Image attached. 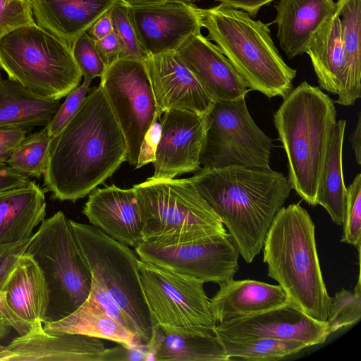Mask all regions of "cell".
I'll list each match as a JSON object with an SVG mask.
<instances>
[{
  "mask_svg": "<svg viewBox=\"0 0 361 361\" xmlns=\"http://www.w3.org/2000/svg\"><path fill=\"white\" fill-rule=\"evenodd\" d=\"M123 133L100 85L85 97L75 116L51 137L43 191L76 202L126 161Z\"/></svg>",
  "mask_w": 361,
  "mask_h": 361,
  "instance_id": "6da1fadb",
  "label": "cell"
},
{
  "mask_svg": "<svg viewBox=\"0 0 361 361\" xmlns=\"http://www.w3.org/2000/svg\"><path fill=\"white\" fill-rule=\"evenodd\" d=\"M226 226L240 255L251 263L262 250L268 229L292 187L271 169L231 166L200 168L189 178Z\"/></svg>",
  "mask_w": 361,
  "mask_h": 361,
  "instance_id": "7a4b0ae2",
  "label": "cell"
},
{
  "mask_svg": "<svg viewBox=\"0 0 361 361\" xmlns=\"http://www.w3.org/2000/svg\"><path fill=\"white\" fill-rule=\"evenodd\" d=\"M262 249L268 276L281 286L290 303L314 319L326 322L331 298L319 262L314 224L299 202L277 212Z\"/></svg>",
  "mask_w": 361,
  "mask_h": 361,
  "instance_id": "3957f363",
  "label": "cell"
},
{
  "mask_svg": "<svg viewBox=\"0 0 361 361\" xmlns=\"http://www.w3.org/2000/svg\"><path fill=\"white\" fill-rule=\"evenodd\" d=\"M193 10L207 38L228 58L250 90L268 98H284L292 90L297 71L282 59L271 37L269 23L222 4Z\"/></svg>",
  "mask_w": 361,
  "mask_h": 361,
  "instance_id": "277c9868",
  "label": "cell"
},
{
  "mask_svg": "<svg viewBox=\"0 0 361 361\" xmlns=\"http://www.w3.org/2000/svg\"><path fill=\"white\" fill-rule=\"evenodd\" d=\"M274 123L286 154L292 189L310 205H317L319 179L336 123L334 101L321 88L303 81L283 98Z\"/></svg>",
  "mask_w": 361,
  "mask_h": 361,
  "instance_id": "5b68a950",
  "label": "cell"
},
{
  "mask_svg": "<svg viewBox=\"0 0 361 361\" xmlns=\"http://www.w3.org/2000/svg\"><path fill=\"white\" fill-rule=\"evenodd\" d=\"M145 242L191 243L226 233L190 178L152 179L134 185Z\"/></svg>",
  "mask_w": 361,
  "mask_h": 361,
  "instance_id": "8992f818",
  "label": "cell"
},
{
  "mask_svg": "<svg viewBox=\"0 0 361 361\" xmlns=\"http://www.w3.org/2000/svg\"><path fill=\"white\" fill-rule=\"evenodd\" d=\"M0 68L35 94L60 100L82 78L71 45L36 23L0 39Z\"/></svg>",
  "mask_w": 361,
  "mask_h": 361,
  "instance_id": "52a82bcc",
  "label": "cell"
},
{
  "mask_svg": "<svg viewBox=\"0 0 361 361\" xmlns=\"http://www.w3.org/2000/svg\"><path fill=\"white\" fill-rule=\"evenodd\" d=\"M26 252L37 261L48 285L46 322L67 317L86 300L91 288V271L71 219L63 212H57L40 224Z\"/></svg>",
  "mask_w": 361,
  "mask_h": 361,
  "instance_id": "ba28073f",
  "label": "cell"
},
{
  "mask_svg": "<svg viewBox=\"0 0 361 361\" xmlns=\"http://www.w3.org/2000/svg\"><path fill=\"white\" fill-rule=\"evenodd\" d=\"M71 224L92 275L112 296L147 346L153 328L140 281V259L128 246L98 228L73 220Z\"/></svg>",
  "mask_w": 361,
  "mask_h": 361,
  "instance_id": "9c48e42d",
  "label": "cell"
},
{
  "mask_svg": "<svg viewBox=\"0 0 361 361\" xmlns=\"http://www.w3.org/2000/svg\"><path fill=\"white\" fill-rule=\"evenodd\" d=\"M204 118L205 135L200 157L202 168L271 169L272 140L255 123L245 97L216 101Z\"/></svg>",
  "mask_w": 361,
  "mask_h": 361,
  "instance_id": "30bf717a",
  "label": "cell"
},
{
  "mask_svg": "<svg viewBox=\"0 0 361 361\" xmlns=\"http://www.w3.org/2000/svg\"><path fill=\"white\" fill-rule=\"evenodd\" d=\"M138 269L152 328L165 331L215 329L216 322L202 281L140 259Z\"/></svg>",
  "mask_w": 361,
  "mask_h": 361,
  "instance_id": "8fae6325",
  "label": "cell"
},
{
  "mask_svg": "<svg viewBox=\"0 0 361 361\" xmlns=\"http://www.w3.org/2000/svg\"><path fill=\"white\" fill-rule=\"evenodd\" d=\"M100 78L99 85L127 143L126 161L135 166L145 134L161 118L144 63L118 59Z\"/></svg>",
  "mask_w": 361,
  "mask_h": 361,
  "instance_id": "7c38bea8",
  "label": "cell"
},
{
  "mask_svg": "<svg viewBox=\"0 0 361 361\" xmlns=\"http://www.w3.org/2000/svg\"><path fill=\"white\" fill-rule=\"evenodd\" d=\"M140 260L203 283L219 285L238 271L239 252L228 232L185 244L157 245L142 241L135 247Z\"/></svg>",
  "mask_w": 361,
  "mask_h": 361,
  "instance_id": "4fadbf2b",
  "label": "cell"
},
{
  "mask_svg": "<svg viewBox=\"0 0 361 361\" xmlns=\"http://www.w3.org/2000/svg\"><path fill=\"white\" fill-rule=\"evenodd\" d=\"M159 120L161 134L150 178H174L198 171L205 135L204 116L190 111L170 109Z\"/></svg>",
  "mask_w": 361,
  "mask_h": 361,
  "instance_id": "5bb4252c",
  "label": "cell"
},
{
  "mask_svg": "<svg viewBox=\"0 0 361 361\" xmlns=\"http://www.w3.org/2000/svg\"><path fill=\"white\" fill-rule=\"evenodd\" d=\"M143 63L160 118L170 109L208 113L214 102L176 52L149 55Z\"/></svg>",
  "mask_w": 361,
  "mask_h": 361,
  "instance_id": "9a60e30c",
  "label": "cell"
},
{
  "mask_svg": "<svg viewBox=\"0 0 361 361\" xmlns=\"http://www.w3.org/2000/svg\"><path fill=\"white\" fill-rule=\"evenodd\" d=\"M194 5L128 4L139 40L148 55L176 52L190 37L201 32Z\"/></svg>",
  "mask_w": 361,
  "mask_h": 361,
  "instance_id": "2e32d148",
  "label": "cell"
},
{
  "mask_svg": "<svg viewBox=\"0 0 361 361\" xmlns=\"http://www.w3.org/2000/svg\"><path fill=\"white\" fill-rule=\"evenodd\" d=\"M215 329L219 337L295 340L308 347L322 344L329 336L325 322L314 319L290 302L255 315L216 324Z\"/></svg>",
  "mask_w": 361,
  "mask_h": 361,
  "instance_id": "e0dca14e",
  "label": "cell"
},
{
  "mask_svg": "<svg viewBox=\"0 0 361 361\" xmlns=\"http://www.w3.org/2000/svg\"><path fill=\"white\" fill-rule=\"evenodd\" d=\"M176 53L214 102L245 97L250 91L228 58L201 32L190 37Z\"/></svg>",
  "mask_w": 361,
  "mask_h": 361,
  "instance_id": "ac0fdd59",
  "label": "cell"
},
{
  "mask_svg": "<svg viewBox=\"0 0 361 361\" xmlns=\"http://www.w3.org/2000/svg\"><path fill=\"white\" fill-rule=\"evenodd\" d=\"M82 214L90 223L109 236L128 247L143 240V224L133 188L115 185L96 188L89 195Z\"/></svg>",
  "mask_w": 361,
  "mask_h": 361,
  "instance_id": "d6986e66",
  "label": "cell"
},
{
  "mask_svg": "<svg viewBox=\"0 0 361 361\" xmlns=\"http://www.w3.org/2000/svg\"><path fill=\"white\" fill-rule=\"evenodd\" d=\"M7 361H100L106 349L100 338L78 334H50L31 327L6 345Z\"/></svg>",
  "mask_w": 361,
  "mask_h": 361,
  "instance_id": "ffe728a7",
  "label": "cell"
},
{
  "mask_svg": "<svg viewBox=\"0 0 361 361\" xmlns=\"http://www.w3.org/2000/svg\"><path fill=\"white\" fill-rule=\"evenodd\" d=\"M219 286L209 300L210 310L216 324L255 315L290 302L280 285L232 279Z\"/></svg>",
  "mask_w": 361,
  "mask_h": 361,
  "instance_id": "44dd1931",
  "label": "cell"
},
{
  "mask_svg": "<svg viewBox=\"0 0 361 361\" xmlns=\"http://www.w3.org/2000/svg\"><path fill=\"white\" fill-rule=\"evenodd\" d=\"M279 46L288 59L306 53L307 46L325 20L336 9L334 0H279L273 6Z\"/></svg>",
  "mask_w": 361,
  "mask_h": 361,
  "instance_id": "7402d4cb",
  "label": "cell"
},
{
  "mask_svg": "<svg viewBox=\"0 0 361 361\" xmlns=\"http://www.w3.org/2000/svg\"><path fill=\"white\" fill-rule=\"evenodd\" d=\"M120 0H30L35 23L71 45Z\"/></svg>",
  "mask_w": 361,
  "mask_h": 361,
  "instance_id": "603a6c76",
  "label": "cell"
},
{
  "mask_svg": "<svg viewBox=\"0 0 361 361\" xmlns=\"http://www.w3.org/2000/svg\"><path fill=\"white\" fill-rule=\"evenodd\" d=\"M4 291L12 310L31 327L46 322L49 288L32 255L25 252L9 275Z\"/></svg>",
  "mask_w": 361,
  "mask_h": 361,
  "instance_id": "cb8c5ba5",
  "label": "cell"
},
{
  "mask_svg": "<svg viewBox=\"0 0 361 361\" xmlns=\"http://www.w3.org/2000/svg\"><path fill=\"white\" fill-rule=\"evenodd\" d=\"M46 207L44 192L33 181L0 195V252L30 238Z\"/></svg>",
  "mask_w": 361,
  "mask_h": 361,
  "instance_id": "d4e9b609",
  "label": "cell"
},
{
  "mask_svg": "<svg viewBox=\"0 0 361 361\" xmlns=\"http://www.w3.org/2000/svg\"><path fill=\"white\" fill-rule=\"evenodd\" d=\"M146 347L151 359L157 361L229 360L216 329L165 331L156 326Z\"/></svg>",
  "mask_w": 361,
  "mask_h": 361,
  "instance_id": "484cf974",
  "label": "cell"
},
{
  "mask_svg": "<svg viewBox=\"0 0 361 361\" xmlns=\"http://www.w3.org/2000/svg\"><path fill=\"white\" fill-rule=\"evenodd\" d=\"M306 54L312 61L319 87L338 96L343 89L347 63L336 9L315 32Z\"/></svg>",
  "mask_w": 361,
  "mask_h": 361,
  "instance_id": "4316f807",
  "label": "cell"
},
{
  "mask_svg": "<svg viewBox=\"0 0 361 361\" xmlns=\"http://www.w3.org/2000/svg\"><path fill=\"white\" fill-rule=\"evenodd\" d=\"M59 100L35 94L0 75V128L27 130L46 126L59 109Z\"/></svg>",
  "mask_w": 361,
  "mask_h": 361,
  "instance_id": "83f0119b",
  "label": "cell"
},
{
  "mask_svg": "<svg viewBox=\"0 0 361 361\" xmlns=\"http://www.w3.org/2000/svg\"><path fill=\"white\" fill-rule=\"evenodd\" d=\"M43 328L50 334H78L129 348L145 346L137 334L109 317L90 297L73 312L59 320L44 323Z\"/></svg>",
  "mask_w": 361,
  "mask_h": 361,
  "instance_id": "f1b7e54d",
  "label": "cell"
},
{
  "mask_svg": "<svg viewBox=\"0 0 361 361\" xmlns=\"http://www.w3.org/2000/svg\"><path fill=\"white\" fill-rule=\"evenodd\" d=\"M346 121H336L332 128L321 171L316 197L337 225H342L347 188L343 176V145Z\"/></svg>",
  "mask_w": 361,
  "mask_h": 361,
  "instance_id": "f546056e",
  "label": "cell"
},
{
  "mask_svg": "<svg viewBox=\"0 0 361 361\" xmlns=\"http://www.w3.org/2000/svg\"><path fill=\"white\" fill-rule=\"evenodd\" d=\"M336 4L347 72L342 91L334 102L350 106L361 97V0H337Z\"/></svg>",
  "mask_w": 361,
  "mask_h": 361,
  "instance_id": "4dcf8cb0",
  "label": "cell"
},
{
  "mask_svg": "<svg viewBox=\"0 0 361 361\" xmlns=\"http://www.w3.org/2000/svg\"><path fill=\"white\" fill-rule=\"evenodd\" d=\"M229 360L269 361L282 359L308 348L304 342L267 337H219Z\"/></svg>",
  "mask_w": 361,
  "mask_h": 361,
  "instance_id": "1f68e13d",
  "label": "cell"
},
{
  "mask_svg": "<svg viewBox=\"0 0 361 361\" xmlns=\"http://www.w3.org/2000/svg\"><path fill=\"white\" fill-rule=\"evenodd\" d=\"M51 140L45 127L29 135L14 149L6 164L28 177L39 178L47 166Z\"/></svg>",
  "mask_w": 361,
  "mask_h": 361,
  "instance_id": "d6a6232c",
  "label": "cell"
},
{
  "mask_svg": "<svg viewBox=\"0 0 361 361\" xmlns=\"http://www.w3.org/2000/svg\"><path fill=\"white\" fill-rule=\"evenodd\" d=\"M361 318V286L360 274L354 292L341 289L331 298L326 331L330 336L336 331L357 323Z\"/></svg>",
  "mask_w": 361,
  "mask_h": 361,
  "instance_id": "836d02e7",
  "label": "cell"
},
{
  "mask_svg": "<svg viewBox=\"0 0 361 361\" xmlns=\"http://www.w3.org/2000/svg\"><path fill=\"white\" fill-rule=\"evenodd\" d=\"M114 30L122 44L119 59H129L144 61L149 56L142 47L132 22L128 4L118 1L109 10Z\"/></svg>",
  "mask_w": 361,
  "mask_h": 361,
  "instance_id": "e575fe53",
  "label": "cell"
},
{
  "mask_svg": "<svg viewBox=\"0 0 361 361\" xmlns=\"http://www.w3.org/2000/svg\"><path fill=\"white\" fill-rule=\"evenodd\" d=\"M347 188L341 242L357 248L361 243V174L357 173Z\"/></svg>",
  "mask_w": 361,
  "mask_h": 361,
  "instance_id": "d590c367",
  "label": "cell"
},
{
  "mask_svg": "<svg viewBox=\"0 0 361 361\" xmlns=\"http://www.w3.org/2000/svg\"><path fill=\"white\" fill-rule=\"evenodd\" d=\"M72 53L85 80L101 78L106 68L100 58L94 40L85 32L71 44Z\"/></svg>",
  "mask_w": 361,
  "mask_h": 361,
  "instance_id": "8d00e7d4",
  "label": "cell"
},
{
  "mask_svg": "<svg viewBox=\"0 0 361 361\" xmlns=\"http://www.w3.org/2000/svg\"><path fill=\"white\" fill-rule=\"evenodd\" d=\"M91 82L84 79L81 85L66 95L64 102L60 105L54 116L45 126L47 133L51 137L58 135L77 113L90 90Z\"/></svg>",
  "mask_w": 361,
  "mask_h": 361,
  "instance_id": "74e56055",
  "label": "cell"
},
{
  "mask_svg": "<svg viewBox=\"0 0 361 361\" xmlns=\"http://www.w3.org/2000/svg\"><path fill=\"white\" fill-rule=\"evenodd\" d=\"M35 23L30 2L0 0V39L18 27Z\"/></svg>",
  "mask_w": 361,
  "mask_h": 361,
  "instance_id": "f35d334b",
  "label": "cell"
},
{
  "mask_svg": "<svg viewBox=\"0 0 361 361\" xmlns=\"http://www.w3.org/2000/svg\"><path fill=\"white\" fill-rule=\"evenodd\" d=\"M88 297L94 300L109 317L137 335L126 314L109 292L100 285L92 275L91 288Z\"/></svg>",
  "mask_w": 361,
  "mask_h": 361,
  "instance_id": "ab89813d",
  "label": "cell"
},
{
  "mask_svg": "<svg viewBox=\"0 0 361 361\" xmlns=\"http://www.w3.org/2000/svg\"><path fill=\"white\" fill-rule=\"evenodd\" d=\"M32 236L0 252V291H4L7 279L20 257L27 251Z\"/></svg>",
  "mask_w": 361,
  "mask_h": 361,
  "instance_id": "60d3db41",
  "label": "cell"
},
{
  "mask_svg": "<svg viewBox=\"0 0 361 361\" xmlns=\"http://www.w3.org/2000/svg\"><path fill=\"white\" fill-rule=\"evenodd\" d=\"M161 134L160 122L157 120L151 126L145 135L142 142L139 157L135 169L153 162L155 159V152Z\"/></svg>",
  "mask_w": 361,
  "mask_h": 361,
  "instance_id": "b9f144b4",
  "label": "cell"
},
{
  "mask_svg": "<svg viewBox=\"0 0 361 361\" xmlns=\"http://www.w3.org/2000/svg\"><path fill=\"white\" fill-rule=\"evenodd\" d=\"M94 44L106 67L119 59L123 47L119 37L114 30L104 38L95 41Z\"/></svg>",
  "mask_w": 361,
  "mask_h": 361,
  "instance_id": "7bdbcfd3",
  "label": "cell"
},
{
  "mask_svg": "<svg viewBox=\"0 0 361 361\" xmlns=\"http://www.w3.org/2000/svg\"><path fill=\"white\" fill-rule=\"evenodd\" d=\"M32 180L7 164L0 166V195L29 184Z\"/></svg>",
  "mask_w": 361,
  "mask_h": 361,
  "instance_id": "ee69618b",
  "label": "cell"
},
{
  "mask_svg": "<svg viewBox=\"0 0 361 361\" xmlns=\"http://www.w3.org/2000/svg\"><path fill=\"white\" fill-rule=\"evenodd\" d=\"M0 314L19 335L25 334L29 331V324L18 317L9 307L4 291H0Z\"/></svg>",
  "mask_w": 361,
  "mask_h": 361,
  "instance_id": "f6af8a7d",
  "label": "cell"
},
{
  "mask_svg": "<svg viewBox=\"0 0 361 361\" xmlns=\"http://www.w3.org/2000/svg\"><path fill=\"white\" fill-rule=\"evenodd\" d=\"M228 7L242 10L251 17H256L259 10L276 0H214Z\"/></svg>",
  "mask_w": 361,
  "mask_h": 361,
  "instance_id": "bcb514c9",
  "label": "cell"
},
{
  "mask_svg": "<svg viewBox=\"0 0 361 361\" xmlns=\"http://www.w3.org/2000/svg\"><path fill=\"white\" fill-rule=\"evenodd\" d=\"M113 31V22L109 11L98 18L86 32L95 42L104 38Z\"/></svg>",
  "mask_w": 361,
  "mask_h": 361,
  "instance_id": "7dc6e473",
  "label": "cell"
},
{
  "mask_svg": "<svg viewBox=\"0 0 361 361\" xmlns=\"http://www.w3.org/2000/svg\"><path fill=\"white\" fill-rule=\"evenodd\" d=\"M27 130L0 128V146H18L26 137Z\"/></svg>",
  "mask_w": 361,
  "mask_h": 361,
  "instance_id": "c3c4849f",
  "label": "cell"
},
{
  "mask_svg": "<svg viewBox=\"0 0 361 361\" xmlns=\"http://www.w3.org/2000/svg\"><path fill=\"white\" fill-rule=\"evenodd\" d=\"M360 135H361V116L360 112L358 113L357 121L355 127L349 137V141L351 143L352 148L354 151L355 160L358 165L360 164Z\"/></svg>",
  "mask_w": 361,
  "mask_h": 361,
  "instance_id": "681fc988",
  "label": "cell"
},
{
  "mask_svg": "<svg viewBox=\"0 0 361 361\" xmlns=\"http://www.w3.org/2000/svg\"><path fill=\"white\" fill-rule=\"evenodd\" d=\"M198 1L199 0H129L126 3L128 5L161 4L166 3L192 5L195 4V3Z\"/></svg>",
  "mask_w": 361,
  "mask_h": 361,
  "instance_id": "f907efd6",
  "label": "cell"
},
{
  "mask_svg": "<svg viewBox=\"0 0 361 361\" xmlns=\"http://www.w3.org/2000/svg\"><path fill=\"white\" fill-rule=\"evenodd\" d=\"M13 329L6 319L0 314V341L6 338Z\"/></svg>",
  "mask_w": 361,
  "mask_h": 361,
  "instance_id": "816d5d0a",
  "label": "cell"
},
{
  "mask_svg": "<svg viewBox=\"0 0 361 361\" xmlns=\"http://www.w3.org/2000/svg\"><path fill=\"white\" fill-rule=\"evenodd\" d=\"M16 147L0 146V166L6 164L7 160Z\"/></svg>",
  "mask_w": 361,
  "mask_h": 361,
  "instance_id": "f5cc1de1",
  "label": "cell"
},
{
  "mask_svg": "<svg viewBox=\"0 0 361 361\" xmlns=\"http://www.w3.org/2000/svg\"><path fill=\"white\" fill-rule=\"evenodd\" d=\"M11 355L12 352L7 348V346L0 344V361H7Z\"/></svg>",
  "mask_w": 361,
  "mask_h": 361,
  "instance_id": "db71d44e",
  "label": "cell"
},
{
  "mask_svg": "<svg viewBox=\"0 0 361 361\" xmlns=\"http://www.w3.org/2000/svg\"><path fill=\"white\" fill-rule=\"evenodd\" d=\"M25 1H28V2H30V0H24Z\"/></svg>",
  "mask_w": 361,
  "mask_h": 361,
  "instance_id": "11a10c76",
  "label": "cell"
},
{
  "mask_svg": "<svg viewBox=\"0 0 361 361\" xmlns=\"http://www.w3.org/2000/svg\"><path fill=\"white\" fill-rule=\"evenodd\" d=\"M123 1H125V2H126V1H129V0H123Z\"/></svg>",
  "mask_w": 361,
  "mask_h": 361,
  "instance_id": "9f6ffc18",
  "label": "cell"
}]
</instances>
